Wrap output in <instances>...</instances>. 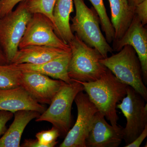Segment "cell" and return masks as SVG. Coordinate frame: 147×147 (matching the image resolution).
<instances>
[{"label":"cell","mask_w":147,"mask_h":147,"mask_svg":"<svg viewBox=\"0 0 147 147\" xmlns=\"http://www.w3.org/2000/svg\"><path fill=\"white\" fill-rule=\"evenodd\" d=\"M83 92H79L74 99L77 108L76 122L59 147H86V139L98 110L87 94Z\"/></svg>","instance_id":"9"},{"label":"cell","mask_w":147,"mask_h":147,"mask_svg":"<svg viewBox=\"0 0 147 147\" xmlns=\"http://www.w3.org/2000/svg\"><path fill=\"white\" fill-rule=\"evenodd\" d=\"M30 45H41L68 50L70 47L55 33L54 25L41 13L33 14L27 24L19 49Z\"/></svg>","instance_id":"8"},{"label":"cell","mask_w":147,"mask_h":147,"mask_svg":"<svg viewBox=\"0 0 147 147\" xmlns=\"http://www.w3.org/2000/svg\"><path fill=\"white\" fill-rule=\"evenodd\" d=\"M6 59L0 45V65L7 64Z\"/></svg>","instance_id":"27"},{"label":"cell","mask_w":147,"mask_h":147,"mask_svg":"<svg viewBox=\"0 0 147 147\" xmlns=\"http://www.w3.org/2000/svg\"><path fill=\"white\" fill-rule=\"evenodd\" d=\"M76 13L71 18L70 29L72 32L90 47L97 50L103 58L108 57L113 52L102 34L100 27V20L94 8L88 7L84 0H73Z\"/></svg>","instance_id":"3"},{"label":"cell","mask_w":147,"mask_h":147,"mask_svg":"<svg viewBox=\"0 0 147 147\" xmlns=\"http://www.w3.org/2000/svg\"><path fill=\"white\" fill-rule=\"evenodd\" d=\"M69 50L41 45H30L18 49L11 63L40 64L59 57Z\"/></svg>","instance_id":"15"},{"label":"cell","mask_w":147,"mask_h":147,"mask_svg":"<svg viewBox=\"0 0 147 147\" xmlns=\"http://www.w3.org/2000/svg\"><path fill=\"white\" fill-rule=\"evenodd\" d=\"M146 101L133 88L128 86L126 96L117 105L126 119V125L123 128L125 146L136 139L147 125Z\"/></svg>","instance_id":"7"},{"label":"cell","mask_w":147,"mask_h":147,"mask_svg":"<svg viewBox=\"0 0 147 147\" xmlns=\"http://www.w3.org/2000/svg\"><path fill=\"white\" fill-rule=\"evenodd\" d=\"M76 82L83 85L90 100L112 126L116 129L120 128L117 124V105L126 96L128 85L119 81L108 69L94 82Z\"/></svg>","instance_id":"1"},{"label":"cell","mask_w":147,"mask_h":147,"mask_svg":"<svg viewBox=\"0 0 147 147\" xmlns=\"http://www.w3.org/2000/svg\"><path fill=\"white\" fill-rule=\"evenodd\" d=\"M123 128H114L105 120L104 114L98 111L86 139V147L119 146L123 139Z\"/></svg>","instance_id":"12"},{"label":"cell","mask_w":147,"mask_h":147,"mask_svg":"<svg viewBox=\"0 0 147 147\" xmlns=\"http://www.w3.org/2000/svg\"><path fill=\"white\" fill-rule=\"evenodd\" d=\"M28 0H1L0 1V18L13 10V8L21 2Z\"/></svg>","instance_id":"23"},{"label":"cell","mask_w":147,"mask_h":147,"mask_svg":"<svg viewBox=\"0 0 147 147\" xmlns=\"http://www.w3.org/2000/svg\"><path fill=\"white\" fill-rule=\"evenodd\" d=\"M64 83L38 72L21 71L19 86L38 102L50 105Z\"/></svg>","instance_id":"10"},{"label":"cell","mask_w":147,"mask_h":147,"mask_svg":"<svg viewBox=\"0 0 147 147\" xmlns=\"http://www.w3.org/2000/svg\"><path fill=\"white\" fill-rule=\"evenodd\" d=\"M0 1H1V0H0Z\"/></svg>","instance_id":"29"},{"label":"cell","mask_w":147,"mask_h":147,"mask_svg":"<svg viewBox=\"0 0 147 147\" xmlns=\"http://www.w3.org/2000/svg\"><path fill=\"white\" fill-rule=\"evenodd\" d=\"M71 57L70 51L40 64L22 63L13 65L21 71L38 72L63 81L67 84H70L72 81L69 76L68 69Z\"/></svg>","instance_id":"14"},{"label":"cell","mask_w":147,"mask_h":147,"mask_svg":"<svg viewBox=\"0 0 147 147\" xmlns=\"http://www.w3.org/2000/svg\"><path fill=\"white\" fill-rule=\"evenodd\" d=\"M134 13L144 26L147 24V0H144L134 8Z\"/></svg>","instance_id":"24"},{"label":"cell","mask_w":147,"mask_h":147,"mask_svg":"<svg viewBox=\"0 0 147 147\" xmlns=\"http://www.w3.org/2000/svg\"><path fill=\"white\" fill-rule=\"evenodd\" d=\"M126 45H130L136 51L141 64L143 81L147 84V30L136 14L123 35L113 41V51L119 52Z\"/></svg>","instance_id":"11"},{"label":"cell","mask_w":147,"mask_h":147,"mask_svg":"<svg viewBox=\"0 0 147 147\" xmlns=\"http://www.w3.org/2000/svg\"><path fill=\"white\" fill-rule=\"evenodd\" d=\"M32 15L27 9L26 1L16 9L0 18V45L7 63H11L19 49L27 25Z\"/></svg>","instance_id":"6"},{"label":"cell","mask_w":147,"mask_h":147,"mask_svg":"<svg viewBox=\"0 0 147 147\" xmlns=\"http://www.w3.org/2000/svg\"><path fill=\"white\" fill-rule=\"evenodd\" d=\"M100 61L121 82L131 87L146 101L147 89L143 81L141 64L136 51L129 45Z\"/></svg>","instance_id":"4"},{"label":"cell","mask_w":147,"mask_h":147,"mask_svg":"<svg viewBox=\"0 0 147 147\" xmlns=\"http://www.w3.org/2000/svg\"><path fill=\"white\" fill-rule=\"evenodd\" d=\"M46 110L22 87L0 89V110L14 113L20 110L36 111L41 114Z\"/></svg>","instance_id":"13"},{"label":"cell","mask_w":147,"mask_h":147,"mask_svg":"<svg viewBox=\"0 0 147 147\" xmlns=\"http://www.w3.org/2000/svg\"><path fill=\"white\" fill-rule=\"evenodd\" d=\"M144 1V0H127L129 5L134 9L136 5Z\"/></svg>","instance_id":"28"},{"label":"cell","mask_w":147,"mask_h":147,"mask_svg":"<svg viewBox=\"0 0 147 147\" xmlns=\"http://www.w3.org/2000/svg\"><path fill=\"white\" fill-rule=\"evenodd\" d=\"M60 134L57 129L53 126L51 129L37 133L36 137L42 147H53L57 144V140L60 136Z\"/></svg>","instance_id":"22"},{"label":"cell","mask_w":147,"mask_h":147,"mask_svg":"<svg viewBox=\"0 0 147 147\" xmlns=\"http://www.w3.org/2000/svg\"><path fill=\"white\" fill-rule=\"evenodd\" d=\"M73 5V0H57L53 10L55 33L67 44L74 36L69 23L70 15L74 11Z\"/></svg>","instance_id":"18"},{"label":"cell","mask_w":147,"mask_h":147,"mask_svg":"<svg viewBox=\"0 0 147 147\" xmlns=\"http://www.w3.org/2000/svg\"><path fill=\"white\" fill-rule=\"evenodd\" d=\"M13 122L0 138V147H20L22 134L32 120L37 119L40 113L32 110H24L14 113Z\"/></svg>","instance_id":"16"},{"label":"cell","mask_w":147,"mask_h":147,"mask_svg":"<svg viewBox=\"0 0 147 147\" xmlns=\"http://www.w3.org/2000/svg\"><path fill=\"white\" fill-rule=\"evenodd\" d=\"M81 83L72 81L64 83L53 98L50 106L41 113L36 121H47L57 129L61 134L66 135L71 124V106L76 96L84 91Z\"/></svg>","instance_id":"5"},{"label":"cell","mask_w":147,"mask_h":147,"mask_svg":"<svg viewBox=\"0 0 147 147\" xmlns=\"http://www.w3.org/2000/svg\"><path fill=\"white\" fill-rule=\"evenodd\" d=\"M108 1L111 9L110 21L115 31L114 41L120 39L126 32L135 13L134 9L129 5L127 0Z\"/></svg>","instance_id":"17"},{"label":"cell","mask_w":147,"mask_h":147,"mask_svg":"<svg viewBox=\"0 0 147 147\" xmlns=\"http://www.w3.org/2000/svg\"><path fill=\"white\" fill-rule=\"evenodd\" d=\"M13 114L8 111L0 110V136L6 131V124L13 117Z\"/></svg>","instance_id":"25"},{"label":"cell","mask_w":147,"mask_h":147,"mask_svg":"<svg viewBox=\"0 0 147 147\" xmlns=\"http://www.w3.org/2000/svg\"><path fill=\"white\" fill-rule=\"evenodd\" d=\"M21 71L12 64L0 65V89L19 86Z\"/></svg>","instance_id":"20"},{"label":"cell","mask_w":147,"mask_h":147,"mask_svg":"<svg viewBox=\"0 0 147 147\" xmlns=\"http://www.w3.org/2000/svg\"><path fill=\"white\" fill-rule=\"evenodd\" d=\"M147 136V125L139 136L131 143L125 146V147H139Z\"/></svg>","instance_id":"26"},{"label":"cell","mask_w":147,"mask_h":147,"mask_svg":"<svg viewBox=\"0 0 147 147\" xmlns=\"http://www.w3.org/2000/svg\"><path fill=\"white\" fill-rule=\"evenodd\" d=\"M57 0H28L26 1L27 9L31 14L39 13L50 19L54 26L53 10Z\"/></svg>","instance_id":"21"},{"label":"cell","mask_w":147,"mask_h":147,"mask_svg":"<svg viewBox=\"0 0 147 147\" xmlns=\"http://www.w3.org/2000/svg\"><path fill=\"white\" fill-rule=\"evenodd\" d=\"M89 1L97 13L101 29L105 33L106 40L108 43H111L115 38V30L107 14L103 0H89Z\"/></svg>","instance_id":"19"},{"label":"cell","mask_w":147,"mask_h":147,"mask_svg":"<svg viewBox=\"0 0 147 147\" xmlns=\"http://www.w3.org/2000/svg\"><path fill=\"white\" fill-rule=\"evenodd\" d=\"M71 57L69 65V76L72 81L94 82L99 79L107 68L100 62L104 59L96 49L90 47L76 34L69 42Z\"/></svg>","instance_id":"2"}]
</instances>
